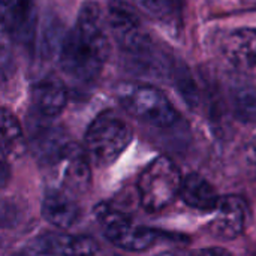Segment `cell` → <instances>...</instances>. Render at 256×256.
Masks as SVG:
<instances>
[{
    "label": "cell",
    "instance_id": "1",
    "mask_svg": "<svg viewBox=\"0 0 256 256\" xmlns=\"http://www.w3.org/2000/svg\"><path fill=\"white\" fill-rule=\"evenodd\" d=\"M110 56L108 28L98 3L86 2L60 44V66L80 81L94 80Z\"/></svg>",
    "mask_w": 256,
    "mask_h": 256
},
{
    "label": "cell",
    "instance_id": "2",
    "mask_svg": "<svg viewBox=\"0 0 256 256\" xmlns=\"http://www.w3.org/2000/svg\"><path fill=\"white\" fill-rule=\"evenodd\" d=\"M120 105L135 118L156 126L170 128L178 120V112L166 94L154 86L123 82L117 87Z\"/></svg>",
    "mask_w": 256,
    "mask_h": 256
},
{
    "label": "cell",
    "instance_id": "3",
    "mask_svg": "<svg viewBox=\"0 0 256 256\" xmlns=\"http://www.w3.org/2000/svg\"><path fill=\"white\" fill-rule=\"evenodd\" d=\"M132 141V129L111 112L99 114L87 128L84 152L96 166L111 165Z\"/></svg>",
    "mask_w": 256,
    "mask_h": 256
},
{
    "label": "cell",
    "instance_id": "4",
    "mask_svg": "<svg viewBox=\"0 0 256 256\" xmlns=\"http://www.w3.org/2000/svg\"><path fill=\"white\" fill-rule=\"evenodd\" d=\"M183 177L178 166L166 156L153 159L138 178V196L147 212H160L166 208L178 195Z\"/></svg>",
    "mask_w": 256,
    "mask_h": 256
},
{
    "label": "cell",
    "instance_id": "5",
    "mask_svg": "<svg viewBox=\"0 0 256 256\" xmlns=\"http://www.w3.org/2000/svg\"><path fill=\"white\" fill-rule=\"evenodd\" d=\"M94 214L105 232V237L117 248L128 252H142L154 244L158 232L135 224L128 214L108 204L94 208Z\"/></svg>",
    "mask_w": 256,
    "mask_h": 256
},
{
    "label": "cell",
    "instance_id": "6",
    "mask_svg": "<svg viewBox=\"0 0 256 256\" xmlns=\"http://www.w3.org/2000/svg\"><path fill=\"white\" fill-rule=\"evenodd\" d=\"M106 21L110 32L123 50L132 54H142L148 50L150 39L136 12L128 3L112 0L108 6Z\"/></svg>",
    "mask_w": 256,
    "mask_h": 256
},
{
    "label": "cell",
    "instance_id": "7",
    "mask_svg": "<svg viewBox=\"0 0 256 256\" xmlns=\"http://www.w3.org/2000/svg\"><path fill=\"white\" fill-rule=\"evenodd\" d=\"M220 54L232 70L246 78H256V27L228 32L220 40Z\"/></svg>",
    "mask_w": 256,
    "mask_h": 256
},
{
    "label": "cell",
    "instance_id": "8",
    "mask_svg": "<svg viewBox=\"0 0 256 256\" xmlns=\"http://www.w3.org/2000/svg\"><path fill=\"white\" fill-rule=\"evenodd\" d=\"M98 250V243L90 237L66 232H45L27 246L30 256H94Z\"/></svg>",
    "mask_w": 256,
    "mask_h": 256
},
{
    "label": "cell",
    "instance_id": "9",
    "mask_svg": "<svg viewBox=\"0 0 256 256\" xmlns=\"http://www.w3.org/2000/svg\"><path fill=\"white\" fill-rule=\"evenodd\" d=\"M57 165L62 168L60 182L66 194L80 195L90 188L92 168L84 148L74 142H68L62 152L60 159L57 160Z\"/></svg>",
    "mask_w": 256,
    "mask_h": 256
},
{
    "label": "cell",
    "instance_id": "10",
    "mask_svg": "<svg viewBox=\"0 0 256 256\" xmlns=\"http://www.w3.org/2000/svg\"><path fill=\"white\" fill-rule=\"evenodd\" d=\"M246 202L240 196H224L216 207L210 232L219 240H234L240 237L246 228Z\"/></svg>",
    "mask_w": 256,
    "mask_h": 256
},
{
    "label": "cell",
    "instance_id": "11",
    "mask_svg": "<svg viewBox=\"0 0 256 256\" xmlns=\"http://www.w3.org/2000/svg\"><path fill=\"white\" fill-rule=\"evenodd\" d=\"M32 100L40 116L57 117L68 104L66 86L56 75H48L33 86Z\"/></svg>",
    "mask_w": 256,
    "mask_h": 256
},
{
    "label": "cell",
    "instance_id": "12",
    "mask_svg": "<svg viewBox=\"0 0 256 256\" xmlns=\"http://www.w3.org/2000/svg\"><path fill=\"white\" fill-rule=\"evenodd\" d=\"M42 218L58 230H68L80 219V207L72 195L63 190L48 192L42 201Z\"/></svg>",
    "mask_w": 256,
    "mask_h": 256
},
{
    "label": "cell",
    "instance_id": "13",
    "mask_svg": "<svg viewBox=\"0 0 256 256\" xmlns=\"http://www.w3.org/2000/svg\"><path fill=\"white\" fill-rule=\"evenodd\" d=\"M178 196L184 204L200 212H213L220 201L214 186L196 172H192L183 178Z\"/></svg>",
    "mask_w": 256,
    "mask_h": 256
},
{
    "label": "cell",
    "instance_id": "14",
    "mask_svg": "<svg viewBox=\"0 0 256 256\" xmlns=\"http://www.w3.org/2000/svg\"><path fill=\"white\" fill-rule=\"evenodd\" d=\"M8 9L14 39L32 44L36 34V0H9Z\"/></svg>",
    "mask_w": 256,
    "mask_h": 256
},
{
    "label": "cell",
    "instance_id": "15",
    "mask_svg": "<svg viewBox=\"0 0 256 256\" xmlns=\"http://www.w3.org/2000/svg\"><path fill=\"white\" fill-rule=\"evenodd\" d=\"M26 138L16 116L0 106V153L4 159L14 160L24 154Z\"/></svg>",
    "mask_w": 256,
    "mask_h": 256
},
{
    "label": "cell",
    "instance_id": "16",
    "mask_svg": "<svg viewBox=\"0 0 256 256\" xmlns=\"http://www.w3.org/2000/svg\"><path fill=\"white\" fill-rule=\"evenodd\" d=\"M12 28L8 4L0 2V81L12 74Z\"/></svg>",
    "mask_w": 256,
    "mask_h": 256
},
{
    "label": "cell",
    "instance_id": "17",
    "mask_svg": "<svg viewBox=\"0 0 256 256\" xmlns=\"http://www.w3.org/2000/svg\"><path fill=\"white\" fill-rule=\"evenodd\" d=\"M234 105L242 120H250L256 116V93L249 88H242L236 93Z\"/></svg>",
    "mask_w": 256,
    "mask_h": 256
},
{
    "label": "cell",
    "instance_id": "18",
    "mask_svg": "<svg viewBox=\"0 0 256 256\" xmlns=\"http://www.w3.org/2000/svg\"><path fill=\"white\" fill-rule=\"evenodd\" d=\"M136 3L154 16H164L170 12L171 2L170 0H136Z\"/></svg>",
    "mask_w": 256,
    "mask_h": 256
},
{
    "label": "cell",
    "instance_id": "19",
    "mask_svg": "<svg viewBox=\"0 0 256 256\" xmlns=\"http://www.w3.org/2000/svg\"><path fill=\"white\" fill-rule=\"evenodd\" d=\"M18 222V210L10 202H0V225L10 226Z\"/></svg>",
    "mask_w": 256,
    "mask_h": 256
},
{
    "label": "cell",
    "instance_id": "20",
    "mask_svg": "<svg viewBox=\"0 0 256 256\" xmlns=\"http://www.w3.org/2000/svg\"><path fill=\"white\" fill-rule=\"evenodd\" d=\"M246 154H248V164H249V166L252 168V171L256 174V136L250 141Z\"/></svg>",
    "mask_w": 256,
    "mask_h": 256
},
{
    "label": "cell",
    "instance_id": "21",
    "mask_svg": "<svg viewBox=\"0 0 256 256\" xmlns=\"http://www.w3.org/2000/svg\"><path fill=\"white\" fill-rule=\"evenodd\" d=\"M10 180V168L4 160H0V189L6 188Z\"/></svg>",
    "mask_w": 256,
    "mask_h": 256
},
{
    "label": "cell",
    "instance_id": "22",
    "mask_svg": "<svg viewBox=\"0 0 256 256\" xmlns=\"http://www.w3.org/2000/svg\"><path fill=\"white\" fill-rule=\"evenodd\" d=\"M196 256H232L226 249L224 248H210V249H204L196 252Z\"/></svg>",
    "mask_w": 256,
    "mask_h": 256
},
{
    "label": "cell",
    "instance_id": "23",
    "mask_svg": "<svg viewBox=\"0 0 256 256\" xmlns=\"http://www.w3.org/2000/svg\"><path fill=\"white\" fill-rule=\"evenodd\" d=\"M158 256H196V252H184V250H170Z\"/></svg>",
    "mask_w": 256,
    "mask_h": 256
},
{
    "label": "cell",
    "instance_id": "24",
    "mask_svg": "<svg viewBox=\"0 0 256 256\" xmlns=\"http://www.w3.org/2000/svg\"><path fill=\"white\" fill-rule=\"evenodd\" d=\"M108 256H120V255H108Z\"/></svg>",
    "mask_w": 256,
    "mask_h": 256
}]
</instances>
